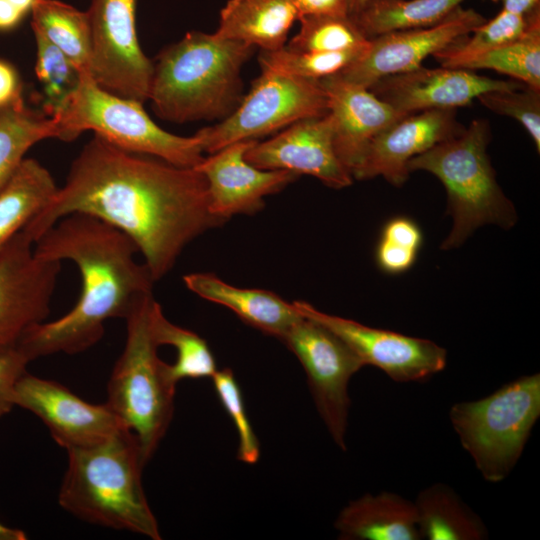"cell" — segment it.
<instances>
[{"label":"cell","mask_w":540,"mask_h":540,"mask_svg":"<svg viewBox=\"0 0 540 540\" xmlns=\"http://www.w3.org/2000/svg\"><path fill=\"white\" fill-rule=\"evenodd\" d=\"M72 213L94 216L126 234L155 282L192 240L228 221L210 211L207 180L197 169L120 149L95 134L64 185L22 230L35 243Z\"/></svg>","instance_id":"cell-1"},{"label":"cell","mask_w":540,"mask_h":540,"mask_svg":"<svg viewBox=\"0 0 540 540\" xmlns=\"http://www.w3.org/2000/svg\"><path fill=\"white\" fill-rule=\"evenodd\" d=\"M36 255L71 260L81 274V293L64 316L29 328L17 348L29 361L55 354H77L104 335V323L126 318L152 293L154 280L135 259L136 244L122 231L88 214L59 219L34 243Z\"/></svg>","instance_id":"cell-2"},{"label":"cell","mask_w":540,"mask_h":540,"mask_svg":"<svg viewBox=\"0 0 540 540\" xmlns=\"http://www.w3.org/2000/svg\"><path fill=\"white\" fill-rule=\"evenodd\" d=\"M255 47L200 31L164 48L153 64L149 97L163 120L224 119L240 103L241 70Z\"/></svg>","instance_id":"cell-3"},{"label":"cell","mask_w":540,"mask_h":540,"mask_svg":"<svg viewBox=\"0 0 540 540\" xmlns=\"http://www.w3.org/2000/svg\"><path fill=\"white\" fill-rule=\"evenodd\" d=\"M60 506L82 521L160 540L142 485L145 466L136 436L122 428L93 446L68 449Z\"/></svg>","instance_id":"cell-4"},{"label":"cell","mask_w":540,"mask_h":540,"mask_svg":"<svg viewBox=\"0 0 540 540\" xmlns=\"http://www.w3.org/2000/svg\"><path fill=\"white\" fill-rule=\"evenodd\" d=\"M490 126L474 119L459 133L419 154L408 162L409 172L427 171L436 176L447 193V209L453 225L441 249L461 246L479 227L514 226L517 214L496 180L487 154Z\"/></svg>","instance_id":"cell-5"},{"label":"cell","mask_w":540,"mask_h":540,"mask_svg":"<svg viewBox=\"0 0 540 540\" xmlns=\"http://www.w3.org/2000/svg\"><path fill=\"white\" fill-rule=\"evenodd\" d=\"M152 293L126 318L127 337L107 384L105 404L136 436L146 465L165 436L174 413L176 385L157 354L149 326Z\"/></svg>","instance_id":"cell-6"},{"label":"cell","mask_w":540,"mask_h":540,"mask_svg":"<svg viewBox=\"0 0 540 540\" xmlns=\"http://www.w3.org/2000/svg\"><path fill=\"white\" fill-rule=\"evenodd\" d=\"M143 103L120 97L100 87L90 74L79 75L75 89L53 117L59 138L76 139L92 130L110 144L134 153L160 158L179 167L194 168L204 159L199 139L159 127Z\"/></svg>","instance_id":"cell-7"},{"label":"cell","mask_w":540,"mask_h":540,"mask_svg":"<svg viewBox=\"0 0 540 540\" xmlns=\"http://www.w3.org/2000/svg\"><path fill=\"white\" fill-rule=\"evenodd\" d=\"M540 417V374L522 376L487 397L454 404L451 424L483 478L503 481Z\"/></svg>","instance_id":"cell-8"},{"label":"cell","mask_w":540,"mask_h":540,"mask_svg":"<svg viewBox=\"0 0 540 540\" xmlns=\"http://www.w3.org/2000/svg\"><path fill=\"white\" fill-rule=\"evenodd\" d=\"M328 112V99L319 80L261 69L248 94L227 117L194 135L204 153L212 154L232 143L257 140Z\"/></svg>","instance_id":"cell-9"},{"label":"cell","mask_w":540,"mask_h":540,"mask_svg":"<svg viewBox=\"0 0 540 540\" xmlns=\"http://www.w3.org/2000/svg\"><path fill=\"white\" fill-rule=\"evenodd\" d=\"M281 341L303 366L317 411L333 441L346 450L348 385L364 364L338 336L304 316Z\"/></svg>","instance_id":"cell-10"},{"label":"cell","mask_w":540,"mask_h":540,"mask_svg":"<svg viewBox=\"0 0 540 540\" xmlns=\"http://www.w3.org/2000/svg\"><path fill=\"white\" fill-rule=\"evenodd\" d=\"M137 0H91V74L103 89L143 103L148 100L153 63L136 33Z\"/></svg>","instance_id":"cell-11"},{"label":"cell","mask_w":540,"mask_h":540,"mask_svg":"<svg viewBox=\"0 0 540 540\" xmlns=\"http://www.w3.org/2000/svg\"><path fill=\"white\" fill-rule=\"evenodd\" d=\"M61 261L35 254L21 230L0 250V352L17 348L25 332L45 321Z\"/></svg>","instance_id":"cell-12"},{"label":"cell","mask_w":540,"mask_h":540,"mask_svg":"<svg viewBox=\"0 0 540 540\" xmlns=\"http://www.w3.org/2000/svg\"><path fill=\"white\" fill-rule=\"evenodd\" d=\"M293 304L302 316L338 336L364 366H375L396 382L423 381L446 366L447 351L433 341L372 328L324 313L305 301Z\"/></svg>","instance_id":"cell-13"},{"label":"cell","mask_w":540,"mask_h":540,"mask_svg":"<svg viewBox=\"0 0 540 540\" xmlns=\"http://www.w3.org/2000/svg\"><path fill=\"white\" fill-rule=\"evenodd\" d=\"M485 20L478 11L460 6L435 25L378 35L370 39L357 60L338 74L369 89L383 77L422 66L428 56L469 35Z\"/></svg>","instance_id":"cell-14"},{"label":"cell","mask_w":540,"mask_h":540,"mask_svg":"<svg viewBox=\"0 0 540 540\" xmlns=\"http://www.w3.org/2000/svg\"><path fill=\"white\" fill-rule=\"evenodd\" d=\"M13 400L40 418L66 450L96 445L127 428L105 403L86 402L62 384L27 371L15 385Z\"/></svg>","instance_id":"cell-15"},{"label":"cell","mask_w":540,"mask_h":540,"mask_svg":"<svg viewBox=\"0 0 540 540\" xmlns=\"http://www.w3.org/2000/svg\"><path fill=\"white\" fill-rule=\"evenodd\" d=\"M245 159L263 170L310 175L335 189L353 183L352 175L336 154L329 113L299 120L267 141H255Z\"/></svg>","instance_id":"cell-16"},{"label":"cell","mask_w":540,"mask_h":540,"mask_svg":"<svg viewBox=\"0 0 540 540\" xmlns=\"http://www.w3.org/2000/svg\"><path fill=\"white\" fill-rule=\"evenodd\" d=\"M516 80H498L472 70L427 68L423 65L411 71L379 79L369 89L379 99L409 115L426 110L455 109L466 106L483 93L523 87Z\"/></svg>","instance_id":"cell-17"},{"label":"cell","mask_w":540,"mask_h":540,"mask_svg":"<svg viewBox=\"0 0 540 540\" xmlns=\"http://www.w3.org/2000/svg\"><path fill=\"white\" fill-rule=\"evenodd\" d=\"M255 141L232 143L194 167L207 180L209 209L214 215L229 220L238 214H255L264 207L266 196L298 178L290 171L263 170L247 162L245 153Z\"/></svg>","instance_id":"cell-18"},{"label":"cell","mask_w":540,"mask_h":540,"mask_svg":"<svg viewBox=\"0 0 540 540\" xmlns=\"http://www.w3.org/2000/svg\"><path fill=\"white\" fill-rule=\"evenodd\" d=\"M462 127L455 109H435L409 114L383 131L368 146L353 179L381 176L400 187L409 177L408 162L442 141L459 133Z\"/></svg>","instance_id":"cell-19"},{"label":"cell","mask_w":540,"mask_h":540,"mask_svg":"<svg viewBox=\"0 0 540 540\" xmlns=\"http://www.w3.org/2000/svg\"><path fill=\"white\" fill-rule=\"evenodd\" d=\"M319 81L328 99L336 154L352 175L372 140L407 115L339 74Z\"/></svg>","instance_id":"cell-20"},{"label":"cell","mask_w":540,"mask_h":540,"mask_svg":"<svg viewBox=\"0 0 540 540\" xmlns=\"http://www.w3.org/2000/svg\"><path fill=\"white\" fill-rule=\"evenodd\" d=\"M183 281L201 298L230 309L246 324L280 341L302 317L293 302L271 291L235 287L212 273L187 274Z\"/></svg>","instance_id":"cell-21"},{"label":"cell","mask_w":540,"mask_h":540,"mask_svg":"<svg viewBox=\"0 0 540 540\" xmlns=\"http://www.w3.org/2000/svg\"><path fill=\"white\" fill-rule=\"evenodd\" d=\"M334 526L342 540L421 539L414 502L386 491L348 503Z\"/></svg>","instance_id":"cell-22"},{"label":"cell","mask_w":540,"mask_h":540,"mask_svg":"<svg viewBox=\"0 0 540 540\" xmlns=\"http://www.w3.org/2000/svg\"><path fill=\"white\" fill-rule=\"evenodd\" d=\"M299 14L293 0H229L214 34L274 51L286 45Z\"/></svg>","instance_id":"cell-23"},{"label":"cell","mask_w":540,"mask_h":540,"mask_svg":"<svg viewBox=\"0 0 540 540\" xmlns=\"http://www.w3.org/2000/svg\"><path fill=\"white\" fill-rule=\"evenodd\" d=\"M57 189L42 164L32 158L22 161L0 190V250L44 209Z\"/></svg>","instance_id":"cell-24"},{"label":"cell","mask_w":540,"mask_h":540,"mask_svg":"<svg viewBox=\"0 0 540 540\" xmlns=\"http://www.w3.org/2000/svg\"><path fill=\"white\" fill-rule=\"evenodd\" d=\"M421 539L482 540L487 530L449 486L437 483L419 492L415 502Z\"/></svg>","instance_id":"cell-25"},{"label":"cell","mask_w":540,"mask_h":540,"mask_svg":"<svg viewBox=\"0 0 540 540\" xmlns=\"http://www.w3.org/2000/svg\"><path fill=\"white\" fill-rule=\"evenodd\" d=\"M31 13L33 32L58 48L79 75H92V36L87 11L58 0H35Z\"/></svg>","instance_id":"cell-26"},{"label":"cell","mask_w":540,"mask_h":540,"mask_svg":"<svg viewBox=\"0 0 540 540\" xmlns=\"http://www.w3.org/2000/svg\"><path fill=\"white\" fill-rule=\"evenodd\" d=\"M465 0H371L352 19L371 39L378 35L435 25Z\"/></svg>","instance_id":"cell-27"},{"label":"cell","mask_w":540,"mask_h":540,"mask_svg":"<svg viewBox=\"0 0 540 540\" xmlns=\"http://www.w3.org/2000/svg\"><path fill=\"white\" fill-rule=\"evenodd\" d=\"M47 138H59L55 117L26 107L23 98L0 109V190L15 174L26 152Z\"/></svg>","instance_id":"cell-28"},{"label":"cell","mask_w":540,"mask_h":540,"mask_svg":"<svg viewBox=\"0 0 540 540\" xmlns=\"http://www.w3.org/2000/svg\"><path fill=\"white\" fill-rule=\"evenodd\" d=\"M149 326L158 347L170 345L177 351L175 363L166 364V371L172 382L177 384L186 378H212L217 366L206 340L195 332L170 322L155 300L149 310Z\"/></svg>","instance_id":"cell-29"},{"label":"cell","mask_w":540,"mask_h":540,"mask_svg":"<svg viewBox=\"0 0 540 540\" xmlns=\"http://www.w3.org/2000/svg\"><path fill=\"white\" fill-rule=\"evenodd\" d=\"M447 67L467 70L490 69L540 90V17L517 40L489 51L470 55Z\"/></svg>","instance_id":"cell-30"},{"label":"cell","mask_w":540,"mask_h":540,"mask_svg":"<svg viewBox=\"0 0 540 540\" xmlns=\"http://www.w3.org/2000/svg\"><path fill=\"white\" fill-rule=\"evenodd\" d=\"M299 31L285 45L295 51L340 52L365 49L368 39L351 16L309 15L298 19Z\"/></svg>","instance_id":"cell-31"},{"label":"cell","mask_w":540,"mask_h":540,"mask_svg":"<svg viewBox=\"0 0 540 540\" xmlns=\"http://www.w3.org/2000/svg\"><path fill=\"white\" fill-rule=\"evenodd\" d=\"M537 17H540V9L527 15L501 9L492 19L476 27L471 36L460 38L434 57L441 66L447 67L458 59L503 46L520 38Z\"/></svg>","instance_id":"cell-32"},{"label":"cell","mask_w":540,"mask_h":540,"mask_svg":"<svg viewBox=\"0 0 540 540\" xmlns=\"http://www.w3.org/2000/svg\"><path fill=\"white\" fill-rule=\"evenodd\" d=\"M366 50L340 52L295 51L286 46L274 51H261L258 61L261 69L294 76L320 80L340 73Z\"/></svg>","instance_id":"cell-33"},{"label":"cell","mask_w":540,"mask_h":540,"mask_svg":"<svg viewBox=\"0 0 540 540\" xmlns=\"http://www.w3.org/2000/svg\"><path fill=\"white\" fill-rule=\"evenodd\" d=\"M36 41L35 72L44 93V112L53 116L63 107L79 81V73L68 58L43 36Z\"/></svg>","instance_id":"cell-34"},{"label":"cell","mask_w":540,"mask_h":540,"mask_svg":"<svg viewBox=\"0 0 540 540\" xmlns=\"http://www.w3.org/2000/svg\"><path fill=\"white\" fill-rule=\"evenodd\" d=\"M211 379L221 405L236 428L238 460L255 464L260 456L259 441L247 416L242 392L233 371L230 368L217 370Z\"/></svg>","instance_id":"cell-35"},{"label":"cell","mask_w":540,"mask_h":540,"mask_svg":"<svg viewBox=\"0 0 540 540\" xmlns=\"http://www.w3.org/2000/svg\"><path fill=\"white\" fill-rule=\"evenodd\" d=\"M490 111L518 121L540 151V90L524 85L510 90H493L477 97Z\"/></svg>","instance_id":"cell-36"},{"label":"cell","mask_w":540,"mask_h":540,"mask_svg":"<svg viewBox=\"0 0 540 540\" xmlns=\"http://www.w3.org/2000/svg\"><path fill=\"white\" fill-rule=\"evenodd\" d=\"M30 361L18 349L0 352V418L14 407V389Z\"/></svg>","instance_id":"cell-37"},{"label":"cell","mask_w":540,"mask_h":540,"mask_svg":"<svg viewBox=\"0 0 540 540\" xmlns=\"http://www.w3.org/2000/svg\"><path fill=\"white\" fill-rule=\"evenodd\" d=\"M418 251L397 245L380 238L376 248V262L379 268L389 274L407 271L416 261Z\"/></svg>","instance_id":"cell-38"},{"label":"cell","mask_w":540,"mask_h":540,"mask_svg":"<svg viewBox=\"0 0 540 540\" xmlns=\"http://www.w3.org/2000/svg\"><path fill=\"white\" fill-rule=\"evenodd\" d=\"M380 238L415 251H419L423 241L418 224L404 216L394 217L387 221Z\"/></svg>","instance_id":"cell-39"},{"label":"cell","mask_w":540,"mask_h":540,"mask_svg":"<svg viewBox=\"0 0 540 540\" xmlns=\"http://www.w3.org/2000/svg\"><path fill=\"white\" fill-rule=\"evenodd\" d=\"M299 18L309 15H349V0H293Z\"/></svg>","instance_id":"cell-40"},{"label":"cell","mask_w":540,"mask_h":540,"mask_svg":"<svg viewBox=\"0 0 540 540\" xmlns=\"http://www.w3.org/2000/svg\"><path fill=\"white\" fill-rule=\"evenodd\" d=\"M21 83L16 70L0 60V109L22 99Z\"/></svg>","instance_id":"cell-41"},{"label":"cell","mask_w":540,"mask_h":540,"mask_svg":"<svg viewBox=\"0 0 540 540\" xmlns=\"http://www.w3.org/2000/svg\"><path fill=\"white\" fill-rule=\"evenodd\" d=\"M23 13L8 0H0V30L15 27L23 17Z\"/></svg>","instance_id":"cell-42"},{"label":"cell","mask_w":540,"mask_h":540,"mask_svg":"<svg viewBox=\"0 0 540 540\" xmlns=\"http://www.w3.org/2000/svg\"><path fill=\"white\" fill-rule=\"evenodd\" d=\"M500 3L502 9L518 14H530L540 9V0H491Z\"/></svg>","instance_id":"cell-43"},{"label":"cell","mask_w":540,"mask_h":540,"mask_svg":"<svg viewBox=\"0 0 540 540\" xmlns=\"http://www.w3.org/2000/svg\"><path fill=\"white\" fill-rule=\"evenodd\" d=\"M26 534L17 528H11L0 523V540H25Z\"/></svg>","instance_id":"cell-44"},{"label":"cell","mask_w":540,"mask_h":540,"mask_svg":"<svg viewBox=\"0 0 540 540\" xmlns=\"http://www.w3.org/2000/svg\"><path fill=\"white\" fill-rule=\"evenodd\" d=\"M12 5L18 8L23 14L31 11L35 0H8Z\"/></svg>","instance_id":"cell-45"},{"label":"cell","mask_w":540,"mask_h":540,"mask_svg":"<svg viewBox=\"0 0 540 540\" xmlns=\"http://www.w3.org/2000/svg\"><path fill=\"white\" fill-rule=\"evenodd\" d=\"M371 0H349V16L356 14Z\"/></svg>","instance_id":"cell-46"}]
</instances>
